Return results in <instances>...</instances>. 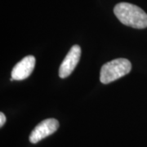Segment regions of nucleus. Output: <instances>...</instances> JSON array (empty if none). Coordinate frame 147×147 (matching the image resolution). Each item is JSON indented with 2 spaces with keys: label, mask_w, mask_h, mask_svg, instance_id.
Wrapping results in <instances>:
<instances>
[{
  "label": "nucleus",
  "mask_w": 147,
  "mask_h": 147,
  "mask_svg": "<svg viewBox=\"0 0 147 147\" xmlns=\"http://www.w3.org/2000/svg\"><path fill=\"white\" fill-rule=\"evenodd\" d=\"M35 66V57L27 56L16 64L11 70V79L13 80H23L27 79L33 72Z\"/></svg>",
  "instance_id": "obj_5"
},
{
  "label": "nucleus",
  "mask_w": 147,
  "mask_h": 147,
  "mask_svg": "<svg viewBox=\"0 0 147 147\" xmlns=\"http://www.w3.org/2000/svg\"><path fill=\"white\" fill-rule=\"evenodd\" d=\"M114 13L122 24L135 29L147 27V14L139 7L128 3H119L115 7Z\"/></svg>",
  "instance_id": "obj_1"
},
{
  "label": "nucleus",
  "mask_w": 147,
  "mask_h": 147,
  "mask_svg": "<svg viewBox=\"0 0 147 147\" xmlns=\"http://www.w3.org/2000/svg\"><path fill=\"white\" fill-rule=\"evenodd\" d=\"M131 62L124 58H118L102 65L100 80L102 84H108L123 77L131 71Z\"/></svg>",
  "instance_id": "obj_2"
},
{
  "label": "nucleus",
  "mask_w": 147,
  "mask_h": 147,
  "mask_svg": "<svg viewBox=\"0 0 147 147\" xmlns=\"http://www.w3.org/2000/svg\"><path fill=\"white\" fill-rule=\"evenodd\" d=\"M81 57V48L79 45H74L64 59L59 69V76L65 79L70 75L78 65Z\"/></svg>",
  "instance_id": "obj_4"
},
{
  "label": "nucleus",
  "mask_w": 147,
  "mask_h": 147,
  "mask_svg": "<svg viewBox=\"0 0 147 147\" xmlns=\"http://www.w3.org/2000/svg\"><path fill=\"white\" fill-rule=\"evenodd\" d=\"M6 122V117L5 115H3V113H0V126L3 127L4 125Z\"/></svg>",
  "instance_id": "obj_6"
},
{
  "label": "nucleus",
  "mask_w": 147,
  "mask_h": 147,
  "mask_svg": "<svg viewBox=\"0 0 147 147\" xmlns=\"http://www.w3.org/2000/svg\"><path fill=\"white\" fill-rule=\"evenodd\" d=\"M59 127V122L55 119H47L37 125L30 135V142L35 144L53 134Z\"/></svg>",
  "instance_id": "obj_3"
}]
</instances>
